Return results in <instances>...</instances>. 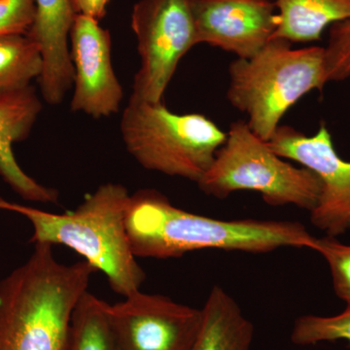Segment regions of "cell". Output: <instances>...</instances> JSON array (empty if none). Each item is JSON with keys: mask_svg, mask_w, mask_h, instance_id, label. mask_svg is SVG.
Returning a JSON list of instances; mask_svg holds the SVG:
<instances>
[{"mask_svg": "<svg viewBox=\"0 0 350 350\" xmlns=\"http://www.w3.org/2000/svg\"><path fill=\"white\" fill-rule=\"evenodd\" d=\"M291 45L273 38L254 57L230 64L228 100L247 115L250 130L264 142L271 139L290 108L328 83L324 47Z\"/></svg>", "mask_w": 350, "mask_h": 350, "instance_id": "4", "label": "cell"}, {"mask_svg": "<svg viewBox=\"0 0 350 350\" xmlns=\"http://www.w3.org/2000/svg\"><path fill=\"white\" fill-rule=\"evenodd\" d=\"M291 340L297 345L344 340L350 347V305L335 317L304 315L295 321Z\"/></svg>", "mask_w": 350, "mask_h": 350, "instance_id": "18", "label": "cell"}, {"mask_svg": "<svg viewBox=\"0 0 350 350\" xmlns=\"http://www.w3.org/2000/svg\"><path fill=\"white\" fill-rule=\"evenodd\" d=\"M268 144L278 156L300 163L321 181V194L310 211L313 226L333 238L350 229V162L338 156L325 124L312 137L280 126Z\"/></svg>", "mask_w": 350, "mask_h": 350, "instance_id": "9", "label": "cell"}, {"mask_svg": "<svg viewBox=\"0 0 350 350\" xmlns=\"http://www.w3.org/2000/svg\"><path fill=\"white\" fill-rule=\"evenodd\" d=\"M36 16L29 33L42 57L38 82L44 100L51 105L63 103L73 87L75 71L69 36L76 15L70 0H34Z\"/></svg>", "mask_w": 350, "mask_h": 350, "instance_id": "12", "label": "cell"}, {"mask_svg": "<svg viewBox=\"0 0 350 350\" xmlns=\"http://www.w3.org/2000/svg\"><path fill=\"white\" fill-rule=\"evenodd\" d=\"M42 71L38 45L27 34L0 36V96L31 86Z\"/></svg>", "mask_w": 350, "mask_h": 350, "instance_id": "16", "label": "cell"}, {"mask_svg": "<svg viewBox=\"0 0 350 350\" xmlns=\"http://www.w3.org/2000/svg\"><path fill=\"white\" fill-rule=\"evenodd\" d=\"M325 49L328 82L344 81L350 78V19L330 27Z\"/></svg>", "mask_w": 350, "mask_h": 350, "instance_id": "20", "label": "cell"}, {"mask_svg": "<svg viewBox=\"0 0 350 350\" xmlns=\"http://www.w3.org/2000/svg\"><path fill=\"white\" fill-rule=\"evenodd\" d=\"M41 110L42 103L32 86L0 96V176L27 202L57 204V191L41 185L25 174L13 152L14 144L31 135Z\"/></svg>", "mask_w": 350, "mask_h": 350, "instance_id": "13", "label": "cell"}, {"mask_svg": "<svg viewBox=\"0 0 350 350\" xmlns=\"http://www.w3.org/2000/svg\"><path fill=\"white\" fill-rule=\"evenodd\" d=\"M34 16V0H0V36L29 33Z\"/></svg>", "mask_w": 350, "mask_h": 350, "instance_id": "21", "label": "cell"}, {"mask_svg": "<svg viewBox=\"0 0 350 350\" xmlns=\"http://www.w3.org/2000/svg\"><path fill=\"white\" fill-rule=\"evenodd\" d=\"M96 271L57 261L49 243L0 280V350H66L73 313Z\"/></svg>", "mask_w": 350, "mask_h": 350, "instance_id": "2", "label": "cell"}, {"mask_svg": "<svg viewBox=\"0 0 350 350\" xmlns=\"http://www.w3.org/2000/svg\"><path fill=\"white\" fill-rule=\"evenodd\" d=\"M120 130L126 150L145 170L196 183L227 139V133L204 115L177 114L163 101L130 98Z\"/></svg>", "mask_w": 350, "mask_h": 350, "instance_id": "5", "label": "cell"}, {"mask_svg": "<svg viewBox=\"0 0 350 350\" xmlns=\"http://www.w3.org/2000/svg\"><path fill=\"white\" fill-rule=\"evenodd\" d=\"M202 310V329L192 350H250L254 327L222 287L211 289Z\"/></svg>", "mask_w": 350, "mask_h": 350, "instance_id": "14", "label": "cell"}, {"mask_svg": "<svg viewBox=\"0 0 350 350\" xmlns=\"http://www.w3.org/2000/svg\"><path fill=\"white\" fill-rule=\"evenodd\" d=\"M69 43L75 71L71 110L96 119L118 112L124 93L113 69L109 31L93 18L76 15Z\"/></svg>", "mask_w": 350, "mask_h": 350, "instance_id": "10", "label": "cell"}, {"mask_svg": "<svg viewBox=\"0 0 350 350\" xmlns=\"http://www.w3.org/2000/svg\"><path fill=\"white\" fill-rule=\"evenodd\" d=\"M204 194L225 199L238 191H254L271 206L292 204L312 211L322 183L314 172L285 162L243 120L230 126L225 144L198 182Z\"/></svg>", "mask_w": 350, "mask_h": 350, "instance_id": "6", "label": "cell"}, {"mask_svg": "<svg viewBox=\"0 0 350 350\" xmlns=\"http://www.w3.org/2000/svg\"><path fill=\"white\" fill-rule=\"evenodd\" d=\"M197 44L250 59L273 39L278 11L271 0H193Z\"/></svg>", "mask_w": 350, "mask_h": 350, "instance_id": "11", "label": "cell"}, {"mask_svg": "<svg viewBox=\"0 0 350 350\" xmlns=\"http://www.w3.org/2000/svg\"><path fill=\"white\" fill-rule=\"evenodd\" d=\"M278 29L273 38L290 43L319 40L327 27L350 19V0H275Z\"/></svg>", "mask_w": 350, "mask_h": 350, "instance_id": "15", "label": "cell"}, {"mask_svg": "<svg viewBox=\"0 0 350 350\" xmlns=\"http://www.w3.org/2000/svg\"><path fill=\"white\" fill-rule=\"evenodd\" d=\"M126 228L137 258L169 259L204 250L267 253L282 247L310 248L315 238L292 221L222 220L176 207L153 189L131 195Z\"/></svg>", "mask_w": 350, "mask_h": 350, "instance_id": "1", "label": "cell"}, {"mask_svg": "<svg viewBox=\"0 0 350 350\" xmlns=\"http://www.w3.org/2000/svg\"><path fill=\"white\" fill-rule=\"evenodd\" d=\"M107 301L89 291L76 306L66 350H121L107 312Z\"/></svg>", "mask_w": 350, "mask_h": 350, "instance_id": "17", "label": "cell"}, {"mask_svg": "<svg viewBox=\"0 0 350 350\" xmlns=\"http://www.w3.org/2000/svg\"><path fill=\"white\" fill-rule=\"evenodd\" d=\"M140 66L131 98L160 103L182 57L197 46L193 0H138L131 16Z\"/></svg>", "mask_w": 350, "mask_h": 350, "instance_id": "7", "label": "cell"}, {"mask_svg": "<svg viewBox=\"0 0 350 350\" xmlns=\"http://www.w3.org/2000/svg\"><path fill=\"white\" fill-rule=\"evenodd\" d=\"M312 250L317 251L328 262L336 294L350 305V245L327 236L315 238Z\"/></svg>", "mask_w": 350, "mask_h": 350, "instance_id": "19", "label": "cell"}, {"mask_svg": "<svg viewBox=\"0 0 350 350\" xmlns=\"http://www.w3.org/2000/svg\"><path fill=\"white\" fill-rule=\"evenodd\" d=\"M130 197L125 186L107 183L66 213H48L2 197L0 211L19 214L31 222L29 243L61 244L75 250L107 276L113 291L125 298L139 291L146 278L126 232Z\"/></svg>", "mask_w": 350, "mask_h": 350, "instance_id": "3", "label": "cell"}, {"mask_svg": "<svg viewBox=\"0 0 350 350\" xmlns=\"http://www.w3.org/2000/svg\"><path fill=\"white\" fill-rule=\"evenodd\" d=\"M77 15L88 16L100 21L107 15V7L111 0H70Z\"/></svg>", "mask_w": 350, "mask_h": 350, "instance_id": "22", "label": "cell"}, {"mask_svg": "<svg viewBox=\"0 0 350 350\" xmlns=\"http://www.w3.org/2000/svg\"><path fill=\"white\" fill-rule=\"evenodd\" d=\"M107 312L121 350H192L204 320L202 310L140 290Z\"/></svg>", "mask_w": 350, "mask_h": 350, "instance_id": "8", "label": "cell"}]
</instances>
